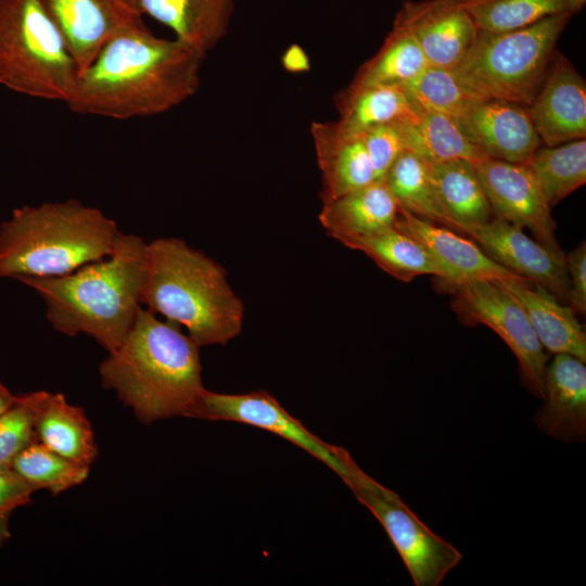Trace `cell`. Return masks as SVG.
<instances>
[{"label":"cell","mask_w":586,"mask_h":586,"mask_svg":"<svg viewBox=\"0 0 586 586\" xmlns=\"http://www.w3.org/2000/svg\"><path fill=\"white\" fill-rule=\"evenodd\" d=\"M526 107L545 145L586 138V81L563 55L555 54L537 93Z\"/></svg>","instance_id":"cell-16"},{"label":"cell","mask_w":586,"mask_h":586,"mask_svg":"<svg viewBox=\"0 0 586 586\" xmlns=\"http://www.w3.org/2000/svg\"><path fill=\"white\" fill-rule=\"evenodd\" d=\"M195 419L240 422L273 433L320 460L343 482L355 463L346 449L316 436L264 390L242 394L205 390Z\"/></svg>","instance_id":"cell-10"},{"label":"cell","mask_w":586,"mask_h":586,"mask_svg":"<svg viewBox=\"0 0 586 586\" xmlns=\"http://www.w3.org/2000/svg\"><path fill=\"white\" fill-rule=\"evenodd\" d=\"M79 69L40 0H0V85L67 103Z\"/></svg>","instance_id":"cell-7"},{"label":"cell","mask_w":586,"mask_h":586,"mask_svg":"<svg viewBox=\"0 0 586 586\" xmlns=\"http://www.w3.org/2000/svg\"><path fill=\"white\" fill-rule=\"evenodd\" d=\"M36 491L47 489L59 495L85 482L90 466L71 460L39 443L25 446L11 466Z\"/></svg>","instance_id":"cell-32"},{"label":"cell","mask_w":586,"mask_h":586,"mask_svg":"<svg viewBox=\"0 0 586 586\" xmlns=\"http://www.w3.org/2000/svg\"><path fill=\"white\" fill-rule=\"evenodd\" d=\"M544 404L534 421L545 434L561 442L586 438V366L570 354H556L547 364Z\"/></svg>","instance_id":"cell-18"},{"label":"cell","mask_w":586,"mask_h":586,"mask_svg":"<svg viewBox=\"0 0 586 586\" xmlns=\"http://www.w3.org/2000/svg\"><path fill=\"white\" fill-rule=\"evenodd\" d=\"M138 7L176 39L207 54L226 37L234 0H138Z\"/></svg>","instance_id":"cell-23"},{"label":"cell","mask_w":586,"mask_h":586,"mask_svg":"<svg viewBox=\"0 0 586 586\" xmlns=\"http://www.w3.org/2000/svg\"><path fill=\"white\" fill-rule=\"evenodd\" d=\"M586 0H466L479 30L504 33L533 25L558 14L574 15Z\"/></svg>","instance_id":"cell-31"},{"label":"cell","mask_w":586,"mask_h":586,"mask_svg":"<svg viewBox=\"0 0 586 586\" xmlns=\"http://www.w3.org/2000/svg\"><path fill=\"white\" fill-rule=\"evenodd\" d=\"M403 87L417 107L453 118L461 116L474 103L488 99L467 87L453 68L431 65Z\"/></svg>","instance_id":"cell-33"},{"label":"cell","mask_w":586,"mask_h":586,"mask_svg":"<svg viewBox=\"0 0 586 586\" xmlns=\"http://www.w3.org/2000/svg\"><path fill=\"white\" fill-rule=\"evenodd\" d=\"M475 167L495 216L530 230L543 245L562 251L550 207L524 164L486 158Z\"/></svg>","instance_id":"cell-12"},{"label":"cell","mask_w":586,"mask_h":586,"mask_svg":"<svg viewBox=\"0 0 586 586\" xmlns=\"http://www.w3.org/2000/svg\"><path fill=\"white\" fill-rule=\"evenodd\" d=\"M441 285L451 294V307L461 322L484 324L500 336L515 355L528 392L544 399L548 358L514 297L497 280L473 279Z\"/></svg>","instance_id":"cell-9"},{"label":"cell","mask_w":586,"mask_h":586,"mask_svg":"<svg viewBox=\"0 0 586 586\" xmlns=\"http://www.w3.org/2000/svg\"><path fill=\"white\" fill-rule=\"evenodd\" d=\"M344 483L386 531L416 586H437L462 560L461 552L432 532L392 489L356 462Z\"/></svg>","instance_id":"cell-8"},{"label":"cell","mask_w":586,"mask_h":586,"mask_svg":"<svg viewBox=\"0 0 586 586\" xmlns=\"http://www.w3.org/2000/svg\"><path fill=\"white\" fill-rule=\"evenodd\" d=\"M148 267V243L120 232L112 253L59 277H22L46 306V317L58 332L84 333L107 353L115 351L131 329L142 306Z\"/></svg>","instance_id":"cell-3"},{"label":"cell","mask_w":586,"mask_h":586,"mask_svg":"<svg viewBox=\"0 0 586 586\" xmlns=\"http://www.w3.org/2000/svg\"><path fill=\"white\" fill-rule=\"evenodd\" d=\"M394 23L413 36L429 65L443 68L458 65L479 30L466 0H407Z\"/></svg>","instance_id":"cell-13"},{"label":"cell","mask_w":586,"mask_h":586,"mask_svg":"<svg viewBox=\"0 0 586 586\" xmlns=\"http://www.w3.org/2000/svg\"><path fill=\"white\" fill-rule=\"evenodd\" d=\"M429 66L413 36L402 25L393 28L379 51L356 73L351 86H405Z\"/></svg>","instance_id":"cell-29"},{"label":"cell","mask_w":586,"mask_h":586,"mask_svg":"<svg viewBox=\"0 0 586 586\" xmlns=\"http://www.w3.org/2000/svg\"><path fill=\"white\" fill-rule=\"evenodd\" d=\"M398 205L383 180L322 203L319 221L343 245L395 228Z\"/></svg>","instance_id":"cell-22"},{"label":"cell","mask_w":586,"mask_h":586,"mask_svg":"<svg viewBox=\"0 0 586 586\" xmlns=\"http://www.w3.org/2000/svg\"><path fill=\"white\" fill-rule=\"evenodd\" d=\"M60 31L79 74L105 43L124 28L142 22L123 0H40Z\"/></svg>","instance_id":"cell-14"},{"label":"cell","mask_w":586,"mask_h":586,"mask_svg":"<svg viewBox=\"0 0 586 586\" xmlns=\"http://www.w3.org/2000/svg\"><path fill=\"white\" fill-rule=\"evenodd\" d=\"M36 440L31 412L24 395L0 415V467H11L17 454Z\"/></svg>","instance_id":"cell-34"},{"label":"cell","mask_w":586,"mask_h":586,"mask_svg":"<svg viewBox=\"0 0 586 586\" xmlns=\"http://www.w3.org/2000/svg\"><path fill=\"white\" fill-rule=\"evenodd\" d=\"M395 229L420 242L430 253L445 273L441 284L473 279H526L492 259L475 242L399 207Z\"/></svg>","instance_id":"cell-17"},{"label":"cell","mask_w":586,"mask_h":586,"mask_svg":"<svg viewBox=\"0 0 586 586\" xmlns=\"http://www.w3.org/2000/svg\"><path fill=\"white\" fill-rule=\"evenodd\" d=\"M455 120L488 158L525 164L542 144L527 107L514 102L483 99Z\"/></svg>","instance_id":"cell-15"},{"label":"cell","mask_w":586,"mask_h":586,"mask_svg":"<svg viewBox=\"0 0 586 586\" xmlns=\"http://www.w3.org/2000/svg\"><path fill=\"white\" fill-rule=\"evenodd\" d=\"M431 176L440 202L457 232L484 224L494 216L474 163L456 158L431 164Z\"/></svg>","instance_id":"cell-24"},{"label":"cell","mask_w":586,"mask_h":586,"mask_svg":"<svg viewBox=\"0 0 586 586\" xmlns=\"http://www.w3.org/2000/svg\"><path fill=\"white\" fill-rule=\"evenodd\" d=\"M104 388L144 424L195 418L206 390L200 346L180 327L140 307L120 345L100 364Z\"/></svg>","instance_id":"cell-2"},{"label":"cell","mask_w":586,"mask_h":586,"mask_svg":"<svg viewBox=\"0 0 586 586\" xmlns=\"http://www.w3.org/2000/svg\"><path fill=\"white\" fill-rule=\"evenodd\" d=\"M377 180H383L403 153L405 141L398 120L372 126L360 132Z\"/></svg>","instance_id":"cell-35"},{"label":"cell","mask_w":586,"mask_h":586,"mask_svg":"<svg viewBox=\"0 0 586 586\" xmlns=\"http://www.w3.org/2000/svg\"><path fill=\"white\" fill-rule=\"evenodd\" d=\"M283 68L293 74H301L310 71V61L305 50L293 43L286 48L281 56Z\"/></svg>","instance_id":"cell-38"},{"label":"cell","mask_w":586,"mask_h":586,"mask_svg":"<svg viewBox=\"0 0 586 586\" xmlns=\"http://www.w3.org/2000/svg\"><path fill=\"white\" fill-rule=\"evenodd\" d=\"M461 233L474 240L501 266L568 304L570 283L563 251L543 245L530 238L523 228L495 215L484 224L464 228Z\"/></svg>","instance_id":"cell-11"},{"label":"cell","mask_w":586,"mask_h":586,"mask_svg":"<svg viewBox=\"0 0 586 586\" xmlns=\"http://www.w3.org/2000/svg\"><path fill=\"white\" fill-rule=\"evenodd\" d=\"M339 128L348 133H360L385 123L412 116L418 107L403 86H351L336 97Z\"/></svg>","instance_id":"cell-26"},{"label":"cell","mask_w":586,"mask_h":586,"mask_svg":"<svg viewBox=\"0 0 586 586\" xmlns=\"http://www.w3.org/2000/svg\"><path fill=\"white\" fill-rule=\"evenodd\" d=\"M11 512H0V548L10 537L9 519Z\"/></svg>","instance_id":"cell-40"},{"label":"cell","mask_w":586,"mask_h":586,"mask_svg":"<svg viewBox=\"0 0 586 586\" xmlns=\"http://www.w3.org/2000/svg\"><path fill=\"white\" fill-rule=\"evenodd\" d=\"M573 15L558 14L504 33L477 30L471 48L453 68L473 91L528 106L556 54L558 39Z\"/></svg>","instance_id":"cell-6"},{"label":"cell","mask_w":586,"mask_h":586,"mask_svg":"<svg viewBox=\"0 0 586 586\" xmlns=\"http://www.w3.org/2000/svg\"><path fill=\"white\" fill-rule=\"evenodd\" d=\"M344 245L362 252L382 270L403 282H410L423 275L445 279V273L424 246L395 228Z\"/></svg>","instance_id":"cell-28"},{"label":"cell","mask_w":586,"mask_h":586,"mask_svg":"<svg viewBox=\"0 0 586 586\" xmlns=\"http://www.w3.org/2000/svg\"><path fill=\"white\" fill-rule=\"evenodd\" d=\"M310 133L321 171L322 203L375 181L361 133H348L332 122H313Z\"/></svg>","instance_id":"cell-20"},{"label":"cell","mask_w":586,"mask_h":586,"mask_svg":"<svg viewBox=\"0 0 586 586\" xmlns=\"http://www.w3.org/2000/svg\"><path fill=\"white\" fill-rule=\"evenodd\" d=\"M525 313L545 349L586 362V334L573 309L528 279L497 280Z\"/></svg>","instance_id":"cell-21"},{"label":"cell","mask_w":586,"mask_h":586,"mask_svg":"<svg viewBox=\"0 0 586 586\" xmlns=\"http://www.w3.org/2000/svg\"><path fill=\"white\" fill-rule=\"evenodd\" d=\"M205 56L176 38L156 37L142 22L130 25L79 74L66 104L114 119L162 114L198 92Z\"/></svg>","instance_id":"cell-1"},{"label":"cell","mask_w":586,"mask_h":586,"mask_svg":"<svg viewBox=\"0 0 586 586\" xmlns=\"http://www.w3.org/2000/svg\"><path fill=\"white\" fill-rule=\"evenodd\" d=\"M398 123L406 150L430 164L456 158L475 164L488 158L470 143L455 118L446 114L418 107L412 116Z\"/></svg>","instance_id":"cell-25"},{"label":"cell","mask_w":586,"mask_h":586,"mask_svg":"<svg viewBox=\"0 0 586 586\" xmlns=\"http://www.w3.org/2000/svg\"><path fill=\"white\" fill-rule=\"evenodd\" d=\"M35 492L12 467H0V512L30 504Z\"/></svg>","instance_id":"cell-37"},{"label":"cell","mask_w":586,"mask_h":586,"mask_svg":"<svg viewBox=\"0 0 586 586\" xmlns=\"http://www.w3.org/2000/svg\"><path fill=\"white\" fill-rule=\"evenodd\" d=\"M123 1L128 3L131 8H133L135 10H137L141 14V12L139 10V7H138V0H123Z\"/></svg>","instance_id":"cell-41"},{"label":"cell","mask_w":586,"mask_h":586,"mask_svg":"<svg viewBox=\"0 0 586 586\" xmlns=\"http://www.w3.org/2000/svg\"><path fill=\"white\" fill-rule=\"evenodd\" d=\"M383 181L399 208L456 231L454 221L437 196L431 176V164L422 157L404 150L387 170Z\"/></svg>","instance_id":"cell-27"},{"label":"cell","mask_w":586,"mask_h":586,"mask_svg":"<svg viewBox=\"0 0 586 586\" xmlns=\"http://www.w3.org/2000/svg\"><path fill=\"white\" fill-rule=\"evenodd\" d=\"M142 305L184 328L200 347L225 345L242 331L244 305L225 268L178 238L148 243Z\"/></svg>","instance_id":"cell-4"},{"label":"cell","mask_w":586,"mask_h":586,"mask_svg":"<svg viewBox=\"0 0 586 586\" xmlns=\"http://www.w3.org/2000/svg\"><path fill=\"white\" fill-rule=\"evenodd\" d=\"M120 231L77 200L15 208L0 227V277H59L109 256Z\"/></svg>","instance_id":"cell-5"},{"label":"cell","mask_w":586,"mask_h":586,"mask_svg":"<svg viewBox=\"0 0 586 586\" xmlns=\"http://www.w3.org/2000/svg\"><path fill=\"white\" fill-rule=\"evenodd\" d=\"M23 395L39 443L71 460L87 466L94 462L98 446L84 408L69 404L62 393L35 391Z\"/></svg>","instance_id":"cell-19"},{"label":"cell","mask_w":586,"mask_h":586,"mask_svg":"<svg viewBox=\"0 0 586 586\" xmlns=\"http://www.w3.org/2000/svg\"><path fill=\"white\" fill-rule=\"evenodd\" d=\"M16 399V395L0 381V415L3 413Z\"/></svg>","instance_id":"cell-39"},{"label":"cell","mask_w":586,"mask_h":586,"mask_svg":"<svg viewBox=\"0 0 586 586\" xmlns=\"http://www.w3.org/2000/svg\"><path fill=\"white\" fill-rule=\"evenodd\" d=\"M570 283L568 305L575 314L586 313V242H581L565 255Z\"/></svg>","instance_id":"cell-36"},{"label":"cell","mask_w":586,"mask_h":586,"mask_svg":"<svg viewBox=\"0 0 586 586\" xmlns=\"http://www.w3.org/2000/svg\"><path fill=\"white\" fill-rule=\"evenodd\" d=\"M551 208L586 182V140L539 146L524 164Z\"/></svg>","instance_id":"cell-30"}]
</instances>
